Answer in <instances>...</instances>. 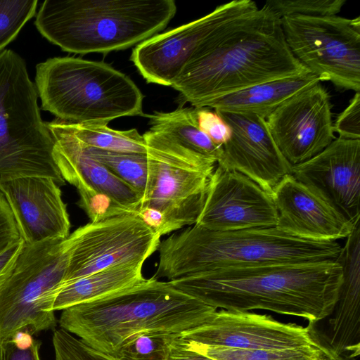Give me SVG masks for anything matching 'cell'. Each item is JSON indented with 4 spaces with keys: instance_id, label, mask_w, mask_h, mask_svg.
Listing matches in <instances>:
<instances>
[{
    "instance_id": "obj_31",
    "label": "cell",
    "mask_w": 360,
    "mask_h": 360,
    "mask_svg": "<svg viewBox=\"0 0 360 360\" xmlns=\"http://www.w3.org/2000/svg\"><path fill=\"white\" fill-rule=\"evenodd\" d=\"M346 0H268V5L280 18L290 15H336Z\"/></svg>"
},
{
    "instance_id": "obj_4",
    "label": "cell",
    "mask_w": 360,
    "mask_h": 360,
    "mask_svg": "<svg viewBox=\"0 0 360 360\" xmlns=\"http://www.w3.org/2000/svg\"><path fill=\"white\" fill-rule=\"evenodd\" d=\"M340 249L336 240L302 238L276 227L215 231L193 224L160 241L153 277L172 281L228 267L336 261Z\"/></svg>"
},
{
    "instance_id": "obj_9",
    "label": "cell",
    "mask_w": 360,
    "mask_h": 360,
    "mask_svg": "<svg viewBox=\"0 0 360 360\" xmlns=\"http://www.w3.org/2000/svg\"><path fill=\"white\" fill-rule=\"evenodd\" d=\"M143 136L153 177L140 206L160 211L171 232L195 224L217 163L158 131L150 129Z\"/></svg>"
},
{
    "instance_id": "obj_11",
    "label": "cell",
    "mask_w": 360,
    "mask_h": 360,
    "mask_svg": "<svg viewBox=\"0 0 360 360\" xmlns=\"http://www.w3.org/2000/svg\"><path fill=\"white\" fill-rule=\"evenodd\" d=\"M160 238L135 213L82 226L66 238L68 261L63 286L108 268L143 264L158 250Z\"/></svg>"
},
{
    "instance_id": "obj_35",
    "label": "cell",
    "mask_w": 360,
    "mask_h": 360,
    "mask_svg": "<svg viewBox=\"0 0 360 360\" xmlns=\"http://www.w3.org/2000/svg\"><path fill=\"white\" fill-rule=\"evenodd\" d=\"M334 132L339 137L360 140V92H355L347 107L337 117Z\"/></svg>"
},
{
    "instance_id": "obj_15",
    "label": "cell",
    "mask_w": 360,
    "mask_h": 360,
    "mask_svg": "<svg viewBox=\"0 0 360 360\" xmlns=\"http://www.w3.org/2000/svg\"><path fill=\"white\" fill-rule=\"evenodd\" d=\"M278 213L271 195L251 179L217 165L195 224L215 231L276 227Z\"/></svg>"
},
{
    "instance_id": "obj_29",
    "label": "cell",
    "mask_w": 360,
    "mask_h": 360,
    "mask_svg": "<svg viewBox=\"0 0 360 360\" xmlns=\"http://www.w3.org/2000/svg\"><path fill=\"white\" fill-rule=\"evenodd\" d=\"M37 0H0V51L13 41L36 13Z\"/></svg>"
},
{
    "instance_id": "obj_26",
    "label": "cell",
    "mask_w": 360,
    "mask_h": 360,
    "mask_svg": "<svg viewBox=\"0 0 360 360\" xmlns=\"http://www.w3.org/2000/svg\"><path fill=\"white\" fill-rule=\"evenodd\" d=\"M85 148L91 157L133 188L141 198L140 205L147 200L150 193L153 175L146 153Z\"/></svg>"
},
{
    "instance_id": "obj_18",
    "label": "cell",
    "mask_w": 360,
    "mask_h": 360,
    "mask_svg": "<svg viewBox=\"0 0 360 360\" xmlns=\"http://www.w3.org/2000/svg\"><path fill=\"white\" fill-rule=\"evenodd\" d=\"M25 245L66 239L70 221L60 186L50 177L19 178L0 184Z\"/></svg>"
},
{
    "instance_id": "obj_33",
    "label": "cell",
    "mask_w": 360,
    "mask_h": 360,
    "mask_svg": "<svg viewBox=\"0 0 360 360\" xmlns=\"http://www.w3.org/2000/svg\"><path fill=\"white\" fill-rule=\"evenodd\" d=\"M1 345L4 360H41V342L27 333H19Z\"/></svg>"
},
{
    "instance_id": "obj_39",
    "label": "cell",
    "mask_w": 360,
    "mask_h": 360,
    "mask_svg": "<svg viewBox=\"0 0 360 360\" xmlns=\"http://www.w3.org/2000/svg\"><path fill=\"white\" fill-rule=\"evenodd\" d=\"M0 360H4V351L1 345H0Z\"/></svg>"
},
{
    "instance_id": "obj_5",
    "label": "cell",
    "mask_w": 360,
    "mask_h": 360,
    "mask_svg": "<svg viewBox=\"0 0 360 360\" xmlns=\"http://www.w3.org/2000/svg\"><path fill=\"white\" fill-rule=\"evenodd\" d=\"M176 12L173 0H45L34 25L63 51L106 53L158 34Z\"/></svg>"
},
{
    "instance_id": "obj_30",
    "label": "cell",
    "mask_w": 360,
    "mask_h": 360,
    "mask_svg": "<svg viewBox=\"0 0 360 360\" xmlns=\"http://www.w3.org/2000/svg\"><path fill=\"white\" fill-rule=\"evenodd\" d=\"M79 195L77 205L87 214L91 222H96L116 216L135 213L129 207L108 195L89 187L77 188Z\"/></svg>"
},
{
    "instance_id": "obj_36",
    "label": "cell",
    "mask_w": 360,
    "mask_h": 360,
    "mask_svg": "<svg viewBox=\"0 0 360 360\" xmlns=\"http://www.w3.org/2000/svg\"><path fill=\"white\" fill-rule=\"evenodd\" d=\"M20 239L12 212L0 192V253Z\"/></svg>"
},
{
    "instance_id": "obj_28",
    "label": "cell",
    "mask_w": 360,
    "mask_h": 360,
    "mask_svg": "<svg viewBox=\"0 0 360 360\" xmlns=\"http://www.w3.org/2000/svg\"><path fill=\"white\" fill-rule=\"evenodd\" d=\"M180 334L144 331L127 338L112 356L117 360H169L172 345Z\"/></svg>"
},
{
    "instance_id": "obj_2",
    "label": "cell",
    "mask_w": 360,
    "mask_h": 360,
    "mask_svg": "<svg viewBox=\"0 0 360 360\" xmlns=\"http://www.w3.org/2000/svg\"><path fill=\"white\" fill-rule=\"evenodd\" d=\"M342 276L338 262L326 261L228 267L168 281L217 309H264L316 323L332 314Z\"/></svg>"
},
{
    "instance_id": "obj_23",
    "label": "cell",
    "mask_w": 360,
    "mask_h": 360,
    "mask_svg": "<svg viewBox=\"0 0 360 360\" xmlns=\"http://www.w3.org/2000/svg\"><path fill=\"white\" fill-rule=\"evenodd\" d=\"M143 264H124L108 268L65 285L59 291L53 310L95 301L130 288L145 280Z\"/></svg>"
},
{
    "instance_id": "obj_21",
    "label": "cell",
    "mask_w": 360,
    "mask_h": 360,
    "mask_svg": "<svg viewBox=\"0 0 360 360\" xmlns=\"http://www.w3.org/2000/svg\"><path fill=\"white\" fill-rule=\"evenodd\" d=\"M341 267L342 282L329 333L319 338L329 360H354L360 354V265L347 260Z\"/></svg>"
},
{
    "instance_id": "obj_6",
    "label": "cell",
    "mask_w": 360,
    "mask_h": 360,
    "mask_svg": "<svg viewBox=\"0 0 360 360\" xmlns=\"http://www.w3.org/2000/svg\"><path fill=\"white\" fill-rule=\"evenodd\" d=\"M35 86L41 108L64 121L108 124L144 115L143 96L136 84L101 61L49 58L36 66Z\"/></svg>"
},
{
    "instance_id": "obj_19",
    "label": "cell",
    "mask_w": 360,
    "mask_h": 360,
    "mask_svg": "<svg viewBox=\"0 0 360 360\" xmlns=\"http://www.w3.org/2000/svg\"><path fill=\"white\" fill-rule=\"evenodd\" d=\"M271 196L278 213L276 227L290 235L312 240L337 241L347 238L354 229V224L292 174L275 186Z\"/></svg>"
},
{
    "instance_id": "obj_25",
    "label": "cell",
    "mask_w": 360,
    "mask_h": 360,
    "mask_svg": "<svg viewBox=\"0 0 360 360\" xmlns=\"http://www.w3.org/2000/svg\"><path fill=\"white\" fill-rule=\"evenodd\" d=\"M60 121L85 147L113 152L146 153L143 136L136 129L121 131L113 129L107 124Z\"/></svg>"
},
{
    "instance_id": "obj_20",
    "label": "cell",
    "mask_w": 360,
    "mask_h": 360,
    "mask_svg": "<svg viewBox=\"0 0 360 360\" xmlns=\"http://www.w3.org/2000/svg\"><path fill=\"white\" fill-rule=\"evenodd\" d=\"M45 123L53 140L55 162L65 181L76 188L89 187L105 193L136 212L141 198L131 187L91 157L59 119Z\"/></svg>"
},
{
    "instance_id": "obj_12",
    "label": "cell",
    "mask_w": 360,
    "mask_h": 360,
    "mask_svg": "<svg viewBox=\"0 0 360 360\" xmlns=\"http://www.w3.org/2000/svg\"><path fill=\"white\" fill-rule=\"evenodd\" d=\"M252 0H233L210 13L137 44L131 60L147 82L171 86L195 51L223 27L258 9Z\"/></svg>"
},
{
    "instance_id": "obj_14",
    "label": "cell",
    "mask_w": 360,
    "mask_h": 360,
    "mask_svg": "<svg viewBox=\"0 0 360 360\" xmlns=\"http://www.w3.org/2000/svg\"><path fill=\"white\" fill-rule=\"evenodd\" d=\"M266 121L291 166L313 158L335 139L329 94L320 82L285 101Z\"/></svg>"
},
{
    "instance_id": "obj_22",
    "label": "cell",
    "mask_w": 360,
    "mask_h": 360,
    "mask_svg": "<svg viewBox=\"0 0 360 360\" xmlns=\"http://www.w3.org/2000/svg\"><path fill=\"white\" fill-rule=\"evenodd\" d=\"M321 81L308 73L257 84L216 98L204 108L216 111L252 113L266 119L282 103Z\"/></svg>"
},
{
    "instance_id": "obj_10",
    "label": "cell",
    "mask_w": 360,
    "mask_h": 360,
    "mask_svg": "<svg viewBox=\"0 0 360 360\" xmlns=\"http://www.w3.org/2000/svg\"><path fill=\"white\" fill-rule=\"evenodd\" d=\"M287 45L295 58L321 82L360 91V17L281 18Z\"/></svg>"
},
{
    "instance_id": "obj_24",
    "label": "cell",
    "mask_w": 360,
    "mask_h": 360,
    "mask_svg": "<svg viewBox=\"0 0 360 360\" xmlns=\"http://www.w3.org/2000/svg\"><path fill=\"white\" fill-rule=\"evenodd\" d=\"M150 129L164 134L192 151L216 163L222 146L214 144L200 129L198 108H179L173 111L155 112L148 115Z\"/></svg>"
},
{
    "instance_id": "obj_37",
    "label": "cell",
    "mask_w": 360,
    "mask_h": 360,
    "mask_svg": "<svg viewBox=\"0 0 360 360\" xmlns=\"http://www.w3.org/2000/svg\"><path fill=\"white\" fill-rule=\"evenodd\" d=\"M24 246L25 243L20 238L0 253V288L13 271Z\"/></svg>"
},
{
    "instance_id": "obj_34",
    "label": "cell",
    "mask_w": 360,
    "mask_h": 360,
    "mask_svg": "<svg viewBox=\"0 0 360 360\" xmlns=\"http://www.w3.org/2000/svg\"><path fill=\"white\" fill-rule=\"evenodd\" d=\"M200 129L216 145L222 146L231 135V129L217 111L208 108H198Z\"/></svg>"
},
{
    "instance_id": "obj_13",
    "label": "cell",
    "mask_w": 360,
    "mask_h": 360,
    "mask_svg": "<svg viewBox=\"0 0 360 360\" xmlns=\"http://www.w3.org/2000/svg\"><path fill=\"white\" fill-rule=\"evenodd\" d=\"M307 327L285 323L271 316L249 311H216L206 321L180 335L186 341L243 349H281L315 346L327 358L319 333Z\"/></svg>"
},
{
    "instance_id": "obj_17",
    "label": "cell",
    "mask_w": 360,
    "mask_h": 360,
    "mask_svg": "<svg viewBox=\"0 0 360 360\" xmlns=\"http://www.w3.org/2000/svg\"><path fill=\"white\" fill-rule=\"evenodd\" d=\"M217 112L231 129L217 164L243 174L271 195L291 174L292 166L274 142L266 119L252 113Z\"/></svg>"
},
{
    "instance_id": "obj_3",
    "label": "cell",
    "mask_w": 360,
    "mask_h": 360,
    "mask_svg": "<svg viewBox=\"0 0 360 360\" xmlns=\"http://www.w3.org/2000/svg\"><path fill=\"white\" fill-rule=\"evenodd\" d=\"M217 309L151 277L103 298L62 311V328L110 356L144 331L181 334L206 321Z\"/></svg>"
},
{
    "instance_id": "obj_32",
    "label": "cell",
    "mask_w": 360,
    "mask_h": 360,
    "mask_svg": "<svg viewBox=\"0 0 360 360\" xmlns=\"http://www.w3.org/2000/svg\"><path fill=\"white\" fill-rule=\"evenodd\" d=\"M52 343L55 360H117L89 347L62 328L53 332Z\"/></svg>"
},
{
    "instance_id": "obj_16",
    "label": "cell",
    "mask_w": 360,
    "mask_h": 360,
    "mask_svg": "<svg viewBox=\"0 0 360 360\" xmlns=\"http://www.w3.org/2000/svg\"><path fill=\"white\" fill-rule=\"evenodd\" d=\"M291 174L345 219H360V140L335 138Z\"/></svg>"
},
{
    "instance_id": "obj_38",
    "label": "cell",
    "mask_w": 360,
    "mask_h": 360,
    "mask_svg": "<svg viewBox=\"0 0 360 360\" xmlns=\"http://www.w3.org/2000/svg\"><path fill=\"white\" fill-rule=\"evenodd\" d=\"M179 337L180 335L172 345L169 360H213L184 347L181 342Z\"/></svg>"
},
{
    "instance_id": "obj_27",
    "label": "cell",
    "mask_w": 360,
    "mask_h": 360,
    "mask_svg": "<svg viewBox=\"0 0 360 360\" xmlns=\"http://www.w3.org/2000/svg\"><path fill=\"white\" fill-rule=\"evenodd\" d=\"M186 348L213 360H319L324 354L315 346L281 349H243L209 346L182 340Z\"/></svg>"
},
{
    "instance_id": "obj_1",
    "label": "cell",
    "mask_w": 360,
    "mask_h": 360,
    "mask_svg": "<svg viewBox=\"0 0 360 360\" xmlns=\"http://www.w3.org/2000/svg\"><path fill=\"white\" fill-rule=\"evenodd\" d=\"M308 73L287 45L281 18L265 4L199 45L171 86L204 108L257 84Z\"/></svg>"
},
{
    "instance_id": "obj_7",
    "label": "cell",
    "mask_w": 360,
    "mask_h": 360,
    "mask_svg": "<svg viewBox=\"0 0 360 360\" xmlns=\"http://www.w3.org/2000/svg\"><path fill=\"white\" fill-rule=\"evenodd\" d=\"M35 84L16 52H0V184L30 176L65 185L53 156V140L42 120Z\"/></svg>"
},
{
    "instance_id": "obj_8",
    "label": "cell",
    "mask_w": 360,
    "mask_h": 360,
    "mask_svg": "<svg viewBox=\"0 0 360 360\" xmlns=\"http://www.w3.org/2000/svg\"><path fill=\"white\" fill-rule=\"evenodd\" d=\"M68 261L66 239L25 245L0 288V345L19 333L55 328L53 310Z\"/></svg>"
},
{
    "instance_id": "obj_40",
    "label": "cell",
    "mask_w": 360,
    "mask_h": 360,
    "mask_svg": "<svg viewBox=\"0 0 360 360\" xmlns=\"http://www.w3.org/2000/svg\"><path fill=\"white\" fill-rule=\"evenodd\" d=\"M319 360H328V359L327 358H326V357L323 356V357H321V358L320 359H319Z\"/></svg>"
}]
</instances>
